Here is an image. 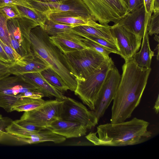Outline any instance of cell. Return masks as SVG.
I'll return each instance as SVG.
<instances>
[{"instance_id":"obj_1","label":"cell","mask_w":159,"mask_h":159,"mask_svg":"<svg viewBox=\"0 0 159 159\" xmlns=\"http://www.w3.org/2000/svg\"><path fill=\"white\" fill-rule=\"evenodd\" d=\"M113 99L111 123L125 121L139 104L151 70L139 66L133 57L125 61Z\"/></svg>"},{"instance_id":"obj_2","label":"cell","mask_w":159,"mask_h":159,"mask_svg":"<svg viewBox=\"0 0 159 159\" xmlns=\"http://www.w3.org/2000/svg\"><path fill=\"white\" fill-rule=\"evenodd\" d=\"M149 123L134 117L126 121L98 125L96 133L90 132L86 138L94 145L124 146L140 143L150 138Z\"/></svg>"},{"instance_id":"obj_3","label":"cell","mask_w":159,"mask_h":159,"mask_svg":"<svg viewBox=\"0 0 159 159\" xmlns=\"http://www.w3.org/2000/svg\"><path fill=\"white\" fill-rule=\"evenodd\" d=\"M33 54L42 60L61 78L69 90L74 92L77 83L65 60L63 54L51 41L50 36L40 26L33 28L30 34Z\"/></svg>"},{"instance_id":"obj_4","label":"cell","mask_w":159,"mask_h":159,"mask_svg":"<svg viewBox=\"0 0 159 159\" xmlns=\"http://www.w3.org/2000/svg\"><path fill=\"white\" fill-rule=\"evenodd\" d=\"M63 54L66 64L76 80L84 79L112 60L89 48Z\"/></svg>"},{"instance_id":"obj_5","label":"cell","mask_w":159,"mask_h":159,"mask_svg":"<svg viewBox=\"0 0 159 159\" xmlns=\"http://www.w3.org/2000/svg\"><path fill=\"white\" fill-rule=\"evenodd\" d=\"M29 91H38L23 75L10 74L0 79V107L11 112L12 107L22 98V94Z\"/></svg>"},{"instance_id":"obj_6","label":"cell","mask_w":159,"mask_h":159,"mask_svg":"<svg viewBox=\"0 0 159 159\" xmlns=\"http://www.w3.org/2000/svg\"><path fill=\"white\" fill-rule=\"evenodd\" d=\"M114 65L111 60L84 79L76 80L77 85L75 94L91 110H94L101 88L108 72Z\"/></svg>"},{"instance_id":"obj_7","label":"cell","mask_w":159,"mask_h":159,"mask_svg":"<svg viewBox=\"0 0 159 159\" xmlns=\"http://www.w3.org/2000/svg\"><path fill=\"white\" fill-rule=\"evenodd\" d=\"M97 21L107 25L117 23L128 14L126 0H82Z\"/></svg>"},{"instance_id":"obj_8","label":"cell","mask_w":159,"mask_h":159,"mask_svg":"<svg viewBox=\"0 0 159 159\" xmlns=\"http://www.w3.org/2000/svg\"><path fill=\"white\" fill-rule=\"evenodd\" d=\"M38 26L34 21L24 17L8 20L7 26L11 46L21 57L33 55L30 34L32 29Z\"/></svg>"},{"instance_id":"obj_9","label":"cell","mask_w":159,"mask_h":159,"mask_svg":"<svg viewBox=\"0 0 159 159\" xmlns=\"http://www.w3.org/2000/svg\"><path fill=\"white\" fill-rule=\"evenodd\" d=\"M61 119L81 124L88 130L94 127L98 121L93 111L89 110L81 102L67 97L63 100Z\"/></svg>"},{"instance_id":"obj_10","label":"cell","mask_w":159,"mask_h":159,"mask_svg":"<svg viewBox=\"0 0 159 159\" xmlns=\"http://www.w3.org/2000/svg\"><path fill=\"white\" fill-rule=\"evenodd\" d=\"M31 6L46 14L69 12L97 21L95 17L82 0H64L52 2H43L28 0Z\"/></svg>"},{"instance_id":"obj_11","label":"cell","mask_w":159,"mask_h":159,"mask_svg":"<svg viewBox=\"0 0 159 159\" xmlns=\"http://www.w3.org/2000/svg\"><path fill=\"white\" fill-rule=\"evenodd\" d=\"M63 103L56 99L46 101L38 108L25 111L20 119L46 128L52 121L61 119Z\"/></svg>"},{"instance_id":"obj_12","label":"cell","mask_w":159,"mask_h":159,"mask_svg":"<svg viewBox=\"0 0 159 159\" xmlns=\"http://www.w3.org/2000/svg\"><path fill=\"white\" fill-rule=\"evenodd\" d=\"M121 76L114 65L108 72L99 91L95 109L93 111L99 121L113 100Z\"/></svg>"},{"instance_id":"obj_13","label":"cell","mask_w":159,"mask_h":159,"mask_svg":"<svg viewBox=\"0 0 159 159\" xmlns=\"http://www.w3.org/2000/svg\"><path fill=\"white\" fill-rule=\"evenodd\" d=\"M113 37L116 39L119 55L126 61L139 50L141 39L128 31L118 23L111 26Z\"/></svg>"},{"instance_id":"obj_14","label":"cell","mask_w":159,"mask_h":159,"mask_svg":"<svg viewBox=\"0 0 159 159\" xmlns=\"http://www.w3.org/2000/svg\"><path fill=\"white\" fill-rule=\"evenodd\" d=\"M50 67L38 57L32 55L21 57L10 64L11 74L23 75L31 73H40Z\"/></svg>"},{"instance_id":"obj_15","label":"cell","mask_w":159,"mask_h":159,"mask_svg":"<svg viewBox=\"0 0 159 159\" xmlns=\"http://www.w3.org/2000/svg\"><path fill=\"white\" fill-rule=\"evenodd\" d=\"M50 38L52 42L63 53L87 48L84 43V37L74 33L71 30L67 32L50 36Z\"/></svg>"},{"instance_id":"obj_16","label":"cell","mask_w":159,"mask_h":159,"mask_svg":"<svg viewBox=\"0 0 159 159\" xmlns=\"http://www.w3.org/2000/svg\"><path fill=\"white\" fill-rule=\"evenodd\" d=\"M117 23L142 39L145 29L144 5L137 10L127 14Z\"/></svg>"},{"instance_id":"obj_17","label":"cell","mask_w":159,"mask_h":159,"mask_svg":"<svg viewBox=\"0 0 159 159\" xmlns=\"http://www.w3.org/2000/svg\"><path fill=\"white\" fill-rule=\"evenodd\" d=\"M47 129L66 138H78L86 134L88 129L81 124L58 119L46 127Z\"/></svg>"},{"instance_id":"obj_18","label":"cell","mask_w":159,"mask_h":159,"mask_svg":"<svg viewBox=\"0 0 159 159\" xmlns=\"http://www.w3.org/2000/svg\"><path fill=\"white\" fill-rule=\"evenodd\" d=\"M111 26L97 23L94 25H82L72 28L71 30L76 34L82 36H89L104 39L117 47L116 39L112 35Z\"/></svg>"},{"instance_id":"obj_19","label":"cell","mask_w":159,"mask_h":159,"mask_svg":"<svg viewBox=\"0 0 159 159\" xmlns=\"http://www.w3.org/2000/svg\"><path fill=\"white\" fill-rule=\"evenodd\" d=\"M35 87L39 92L43 93L44 97H54L56 99L63 101L66 97L49 84L39 73H31L23 75Z\"/></svg>"},{"instance_id":"obj_20","label":"cell","mask_w":159,"mask_h":159,"mask_svg":"<svg viewBox=\"0 0 159 159\" xmlns=\"http://www.w3.org/2000/svg\"><path fill=\"white\" fill-rule=\"evenodd\" d=\"M48 17L57 22L74 27L82 25H94L96 21L86 18L69 12H62L50 14Z\"/></svg>"},{"instance_id":"obj_21","label":"cell","mask_w":159,"mask_h":159,"mask_svg":"<svg viewBox=\"0 0 159 159\" xmlns=\"http://www.w3.org/2000/svg\"><path fill=\"white\" fill-rule=\"evenodd\" d=\"M142 39L143 41L140 51L136 53L133 57L137 65L140 67L143 68H151V60L154 55V52L150 48L148 28H145Z\"/></svg>"},{"instance_id":"obj_22","label":"cell","mask_w":159,"mask_h":159,"mask_svg":"<svg viewBox=\"0 0 159 159\" xmlns=\"http://www.w3.org/2000/svg\"><path fill=\"white\" fill-rule=\"evenodd\" d=\"M39 73L49 84L62 93L69 90L60 76L51 68L45 69Z\"/></svg>"},{"instance_id":"obj_23","label":"cell","mask_w":159,"mask_h":159,"mask_svg":"<svg viewBox=\"0 0 159 159\" xmlns=\"http://www.w3.org/2000/svg\"><path fill=\"white\" fill-rule=\"evenodd\" d=\"M21 17L30 19L42 27L48 16L43 12L33 7L16 6Z\"/></svg>"},{"instance_id":"obj_24","label":"cell","mask_w":159,"mask_h":159,"mask_svg":"<svg viewBox=\"0 0 159 159\" xmlns=\"http://www.w3.org/2000/svg\"><path fill=\"white\" fill-rule=\"evenodd\" d=\"M46 101L41 98H23L18 100L12 107L11 111H26L34 109L44 103Z\"/></svg>"},{"instance_id":"obj_25","label":"cell","mask_w":159,"mask_h":159,"mask_svg":"<svg viewBox=\"0 0 159 159\" xmlns=\"http://www.w3.org/2000/svg\"><path fill=\"white\" fill-rule=\"evenodd\" d=\"M73 27L72 25L55 21L48 17L42 27L50 36L69 31Z\"/></svg>"},{"instance_id":"obj_26","label":"cell","mask_w":159,"mask_h":159,"mask_svg":"<svg viewBox=\"0 0 159 159\" xmlns=\"http://www.w3.org/2000/svg\"><path fill=\"white\" fill-rule=\"evenodd\" d=\"M8 20L6 16L0 9V39L7 45L13 48L11 44L7 26Z\"/></svg>"},{"instance_id":"obj_27","label":"cell","mask_w":159,"mask_h":159,"mask_svg":"<svg viewBox=\"0 0 159 159\" xmlns=\"http://www.w3.org/2000/svg\"><path fill=\"white\" fill-rule=\"evenodd\" d=\"M153 13L148 27V34L151 36L159 33V9H154Z\"/></svg>"},{"instance_id":"obj_28","label":"cell","mask_w":159,"mask_h":159,"mask_svg":"<svg viewBox=\"0 0 159 159\" xmlns=\"http://www.w3.org/2000/svg\"><path fill=\"white\" fill-rule=\"evenodd\" d=\"M83 41L84 45L87 48L95 50L107 58H110L109 55L111 52L106 48L97 43L85 38H84Z\"/></svg>"},{"instance_id":"obj_29","label":"cell","mask_w":159,"mask_h":159,"mask_svg":"<svg viewBox=\"0 0 159 159\" xmlns=\"http://www.w3.org/2000/svg\"><path fill=\"white\" fill-rule=\"evenodd\" d=\"M82 37L97 43L108 49L111 53L119 54V50L117 46L104 39L89 36H83Z\"/></svg>"},{"instance_id":"obj_30","label":"cell","mask_w":159,"mask_h":159,"mask_svg":"<svg viewBox=\"0 0 159 159\" xmlns=\"http://www.w3.org/2000/svg\"><path fill=\"white\" fill-rule=\"evenodd\" d=\"M13 121L19 126L30 131L37 132L47 129L45 127L37 125L20 119Z\"/></svg>"},{"instance_id":"obj_31","label":"cell","mask_w":159,"mask_h":159,"mask_svg":"<svg viewBox=\"0 0 159 159\" xmlns=\"http://www.w3.org/2000/svg\"><path fill=\"white\" fill-rule=\"evenodd\" d=\"M143 1L145 11V27H148L154 8V0Z\"/></svg>"},{"instance_id":"obj_32","label":"cell","mask_w":159,"mask_h":159,"mask_svg":"<svg viewBox=\"0 0 159 159\" xmlns=\"http://www.w3.org/2000/svg\"><path fill=\"white\" fill-rule=\"evenodd\" d=\"M0 9L8 19L21 17L16 6H6L0 7Z\"/></svg>"},{"instance_id":"obj_33","label":"cell","mask_w":159,"mask_h":159,"mask_svg":"<svg viewBox=\"0 0 159 159\" xmlns=\"http://www.w3.org/2000/svg\"><path fill=\"white\" fill-rule=\"evenodd\" d=\"M8 5L32 7L28 0H0V7Z\"/></svg>"},{"instance_id":"obj_34","label":"cell","mask_w":159,"mask_h":159,"mask_svg":"<svg viewBox=\"0 0 159 159\" xmlns=\"http://www.w3.org/2000/svg\"><path fill=\"white\" fill-rule=\"evenodd\" d=\"M128 5V14L134 12L144 5L143 0H126Z\"/></svg>"},{"instance_id":"obj_35","label":"cell","mask_w":159,"mask_h":159,"mask_svg":"<svg viewBox=\"0 0 159 159\" xmlns=\"http://www.w3.org/2000/svg\"><path fill=\"white\" fill-rule=\"evenodd\" d=\"M13 120L7 117H3L0 114V134L6 132V129Z\"/></svg>"},{"instance_id":"obj_36","label":"cell","mask_w":159,"mask_h":159,"mask_svg":"<svg viewBox=\"0 0 159 159\" xmlns=\"http://www.w3.org/2000/svg\"><path fill=\"white\" fill-rule=\"evenodd\" d=\"M0 60L8 64L13 62L3 50L0 44Z\"/></svg>"},{"instance_id":"obj_37","label":"cell","mask_w":159,"mask_h":159,"mask_svg":"<svg viewBox=\"0 0 159 159\" xmlns=\"http://www.w3.org/2000/svg\"><path fill=\"white\" fill-rule=\"evenodd\" d=\"M10 64L0 60V74L9 73V68Z\"/></svg>"},{"instance_id":"obj_38","label":"cell","mask_w":159,"mask_h":159,"mask_svg":"<svg viewBox=\"0 0 159 159\" xmlns=\"http://www.w3.org/2000/svg\"><path fill=\"white\" fill-rule=\"evenodd\" d=\"M159 95H158L157 98L153 108L155 111L156 113L157 114L158 113L159 110Z\"/></svg>"},{"instance_id":"obj_39","label":"cell","mask_w":159,"mask_h":159,"mask_svg":"<svg viewBox=\"0 0 159 159\" xmlns=\"http://www.w3.org/2000/svg\"><path fill=\"white\" fill-rule=\"evenodd\" d=\"M35 1H39L43 2H57L62 1L64 0H33Z\"/></svg>"},{"instance_id":"obj_40","label":"cell","mask_w":159,"mask_h":159,"mask_svg":"<svg viewBox=\"0 0 159 159\" xmlns=\"http://www.w3.org/2000/svg\"><path fill=\"white\" fill-rule=\"evenodd\" d=\"M154 9H159V0H154Z\"/></svg>"},{"instance_id":"obj_41","label":"cell","mask_w":159,"mask_h":159,"mask_svg":"<svg viewBox=\"0 0 159 159\" xmlns=\"http://www.w3.org/2000/svg\"><path fill=\"white\" fill-rule=\"evenodd\" d=\"M10 74V73H6V74H0V79L2 78H3L4 77H5V76Z\"/></svg>"}]
</instances>
